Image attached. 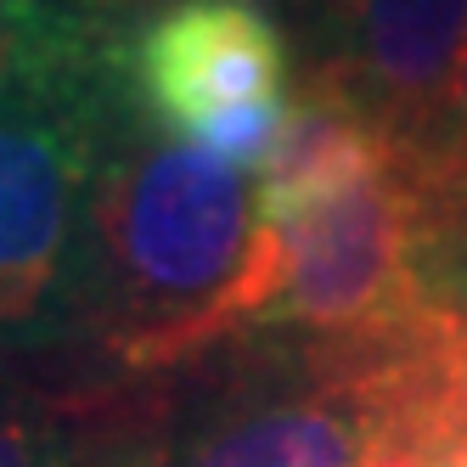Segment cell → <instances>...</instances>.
<instances>
[{
    "label": "cell",
    "mask_w": 467,
    "mask_h": 467,
    "mask_svg": "<svg viewBox=\"0 0 467 467\" xmlns=\"http://www.w3.org/2000/svg\"><path fill=\"white\" fill-rule=\"evenodd\" d=\"M254 175L163 130L108 136L85 209L74 321L119 372L163 378L254 338Z\"/></svg>",
    "instance_id": "6da1fadb"
},
{
    "label": "cell",
    "mask_w": 467,
    "mask_h": 467,
    "mask_svg": "<svg viewBox=\"0 0 467 467\" xmlns=\"http://www.w3.org/2000/svg\"><path fill=\"white\" fill-rule=\"evenodd\" d=\"M113 62L0 85V360H23L74 321L85 209L108 152Z\"/></svg>",
    "instance_id": "7a4b0ae2"
},
{
    "label": "cell",
    "mask_w": 467,
    "mask_h": 467,
    "mask_svg": "<svg viewBox=\"0 0 467 467\" xmlns=\"http://www.w3.org/2000/svg\"><path fill=\"white\" fill-rule=\"evenodd\" d=\"M113 74L147 130L248 175L271 158L298 90L265 0H158L119 40Z\"/></svg>",
    "instance_id": "3957f363"
},
{
    "label": "cell",
    "mask_w": 467,
    "mask_h": 467,
    "mask_svg": "<svg viewBox=\"0 0 467 467\" xmlns=\"http://www.w3.org/2000/svg\"><path fill=\"white\" fill-rule=\"evenodd\" d=\"M175 467H383V433L349 355L305 344L276 372L225 389Z\"/></svg>",
    "instance_id": "277c9868"
},
{
    "label": "cell",
    "mask_w": 467,
    "mask_h": 467,
    "mask_svg": "<svg viewBox=\"0 0 467 467\" xmlns=\"http://www.w3.org/2000/svg\"><path fill=\"white\" fill-rule=\"evenodd\" d=\"M327 12L344 35L338 74L400 141L428 152L456 96L467 0H332Z\"/></svg>",
    "instance_id": "5b68a950"
},
{
    "label": "cell",
    "mask_w": 467,
    "mask_h": 467,
    "mask_svg": "<svg viewBox=\"0 0 467 467\" xmlns=\"http://www.w3.org/2000/svg\"><path fill=\"white\" fill-rule=\"evenodd\" d=\"M102 68L96 23L68 0H0V85Z\"/></svg>",
    "instance_id": "8992f818"
},
{
    "label": "cell",
    "mask_w": 467,
    "mask_h": 467,
    "mask_svg": "<svg viewBox=\"0 0 467 467\" xmlns=\"http://www.w3.org/2000/svg\"><path fill=\"white\" fill-rule=\"evenodd\" d=\"M90 411L0 360V467H85Z\"/></svg>",
    "instance_id": "52a82bcc"
},
{
    "label": "cell",
    "mask_w": 467,
    "mask_h": 467,
    "mask_svg": "<svg viewBox=\"0 0 467 467\" xmlns=\"http://www.w3.org/2000/svg\"><path fill=\"white\" fill-rule=\"evenodd\" d=\"M422 158H428L433 181L445 186V197L456 203V197L467 192V51H462V74H456V96H451L445 130H440V141H433Z\"/></svg>",
    "instance_id": "ba28073f"
},
{
    "label": "cell",
    "mask_w": 467,
    "mask_h": 467,
    "mask_svg": "<svg viewBox=\"0 0 467 467\" xmlns=\"http://www.w3.org/2000/svg\"><path fill=\"white\" fill-rule=\"evenodd\" d=\"M440 298H451V282L456 271H467V192L445 209V231H440Z\"/></svg>",
    "instance_id": "9c48e42d"
},
{
    "label": "cell",
    "mask_w": 467,
    "mask_h": 467,
    "mask_svg": "<svg viewBox=\"0 0 467 467\" xmlns=\"http://www.w3.org/2000/svg\"><path fill=\"white\" fill-rule=\"evenodd\" d=\"M445 349H451L456 406H462V417H467V305H456V310H451V338H445Z\"/></svg>",
    "instance_id": "30bf717a"
},
{
    "label": "cell",
    "mask_w": 467,
    "mask_h": 467,
    "mask_svg": "<svg viewBox=\"0 0 467 467\" xmlns=\"http://www.w3.org/2000/svg\"><path fill=\"white\" fill-rule=\"evenodd\" d=\"M383 467H467V440L440 445V451H417V456H383Z\"/></svg>",
    "instance_id": "8fae6325"
},
{
    "label": "cell",
    "mask_w": 467,
    "mask_h": 467,
    "mask_svg": "<svg viewBox=\"0 0 467 467\" xmlns=\"http://www.w3.org/2000/svg\"><path fill=\"white\" fill-rule=\"evenodd\" d=\"M68 6H79L96 28H102V23H113L119 12H136V17H141L147 6H158V0H68Z\"/></svg>",
    "instance_id": "7c38bea8"
},
{
    "label": "cell",
    "mask_w": 467,
    "mask_h": 467,
    "mask_svg": "<svg viewBox=\"0 0 467 467\" xmlns=\"http://www.w3.org/2000/svg\"><path fill=\"white\" fill-rule=\"evenodd\" d=\"M316 6H332V0H316Z\"/></svg>",
    "instance_id": "4fadbf2b"
}]
</instances>
